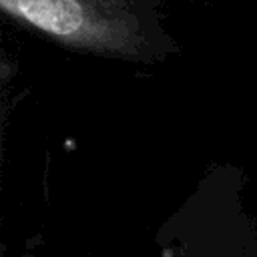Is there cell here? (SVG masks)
<instances>
[{"label": "cell", "instance_id": "1", "mask_svg": "<svg viewBox=\"0 0 257 257\" xmlns=\"http://www.w3.org/2000/svg\"><path fill=\"white\" fill-rule=\"evenodd\" d=\"M14 10L52 34L66 36L82 28V8L76 0H14Z\"/></svg>", "mask_w": 257, "mask_h": 257}]
</instances>
